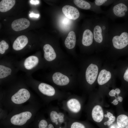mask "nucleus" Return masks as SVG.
<instances>
[{
  "label": "nucleus",
  "mask_w": 128,
  "mask_h": 128,
  "mask_svg": "<svg viewBox=\"0 0 128 128\" xmlns=\"http://www.w3.org/2000/svg\"><path fill=\"white\" fill-rule=\"evenodd\" d=\"M41 106L36 101L18 107L9 112L5 119L0 120V125L4 128L11 126L27 128L33 121Z\"/></svg>",
  "instance_id": "obj_1"
},
{
  "label": "nucleus",
  "mask_w": 128,
  "mask_h": 128,
  "mask_svg": "<svg viewBox=\"0 0 128 128\" xmlns=\"http://www.w3.org/2000/svg\"><path fill=\"white\" fill-rule=\"evenodd\" d=\"M25 86H14L0 97V107L10 112L27 102L36 101V98Z\"/></svg>",
  "instance_id": "obj_2"
},
{
  "label": "nucleus",
  "mask_w": 128,
  "mask_h": 128,
  "mask_svg": "<svg viewBox=\"0 0 128 128\" xmlns=\"http://www.w3.org/2000/svg\"><path fill=\"white\" fill-rule=\"evenodd\" d=\"M36 87V89L41 98L46 105L55 100L61 102L70 95L60 91L51 85L45 83H40Z\"/></svg>",
  "instance_id": "obj_3"
},
{
  "label": "nucleus",
  "mask_w": 128,
  "mask_h": 128,
  "mask_svg": "<svg viewBox=\"0 0 128 128\" xmlns=\"http://www.w3.org/2000/svg\"><path fill=\"white\" fill-rule=\"evenodd\" d=\"M61 108L70 118L78 120L82 107V98L76 95H70L61 102Z\"/></svg>",
  "instance_id": "obj_4"
},
{
  "label": "nucleus",
  "mask_w": 128,
  "mask_h": 128,
  "mask_svg": "<svg viewBox=\"0 0 128 128\" xmlns=\"http://www.w3.org/2000/svg\"><path fill=\"white\" fill-rule=\"evenodd\" d=\"M108 19L105 16L98 17L94 21L92 27L94 40L98 45L107 42L110 25Z\"/></svg>",
  "instance_id": "obj_5"
},
{
  "label": "nucleus",
  "mask_w": 128,
  "mask_h": 128,
  "mask_svg": "<svg viewBox=\"0 0 128 128\" xmlns=\"http://www.w3.org/2000/svg\"><path fill=\"white\" fill-rule=\"evenodd\" d=\"M46 112L48 119L56 128H66L70 118L67 113L57 106H50Z\"/></svg>",
  "instance_id": "obj_6"
},
{
  "label": "nucleus",
  "mask_w": 128,
  "mask_h": 128,
  "mask_svg": "<svg viewBox=\"0 0 128 128\" xmlns=\"http://www.w3.org/2000/svg\"><path fill=\"white\" fill-rule=\"evenodd\" d=\"M128 14V0H115L104 14L108 18L114 20L125 17Z\"/></svg>",
  "instance_id": "obj_7"
},
{
  "label": "nucleus",
  "mask_w": 128,
  "mask_h": 128,
  "mask_svg": "<svg viewBox=\"0 0 128 128\" xmlns=\"http://www.w3.org/2000/svg\"><path fill=\"white\" fill-rule=\"evenodd\" d=\"M53 82L55 85L61 87H70L72 85L69 78L61 73H55L52 76Z\"/></svg>",
  "instance_id": "obj_8"
},
{
  "label": "nucleus",
  "mask_w": 128,
  "mask_h": 128,
  "mask_svg": "<svg viewBox=\"0 0 128 128\" xmlns=\"http://www.w3.org/2000/svg\"><path fill=\"white\" fill-rule=\"evenodd\" d=\"M34 128H56L48 118L38 112L33 122Z\"/></svg>",
  "instance_id": "obj_9"
},
{
  "label": "nucleus",
  "mask_w": 128,
  "mask_h": 128,
  "mask_svg": "<svg viewBox=\"0 0 128 128\" xmlns=\"http://www.w3.org/2000/svg\"><path fill=\"white\" fill-rule=\"evenodd\" d=\"M74 4L79 8L86 10L92 9L95 12L98 14H104L105 11L103 10L101 7L96 5L94 3L91 4L87 1L83 0H74Z\"/></svg>",
  "instance_id": "obj_10"
},
{
  "label": "nucleus",
  "mask_w": 128,
  "mask_h": 128,
  "mask_svg": "<svg viewBox=\"0 0 128 128\" xmlns=\"http://www.w3.org/2000/svg\"><path fill=\"white\" fill-rule=\"evenodd\" d=\"M98 71V66L96 64H91L87 69L85 74L86 79L89 84H92L96 81Z\"/></svg>",
  "instance_id": "obj_11"
},
{
  "label": "nucleus",
  "mask_w": 128,
  "mask_h": 128,
  "mask_svg": "<svg viewBox=\"0 0 128 128\" xmlns=\"http://www.w3.org/2000/svg\"><path fill=\"white\" fill-rule=\"evenodd\" d=\"M64 14L68 18L73 20L78 19L79 17L80 13L76 8L69 5H66L62 8Z\"/></svg>",
  "instance_id": "obj_12"
},
{
  "label": "nucleus",
  "mask_w": 128,
  "mask_h": 128,
  "mask_svg": "<svg viewBox=\"0 0 128 128\" xmlns=\"http://www.w3.org/2000/svg\"><path fill=\"white\" fill-rule=\"evenodd\" d=\"M30 22L27 19L24 18L15 20L12 22V29L16 31H19L25 29L30 25Z\"/></svg>",
  "instance_id": "obj_13"
},
{
  "label": "nucleus",
  "mask_w": 128,
  "mask_h": 128,
  "mask_svg": "<svg viewBox=\"0 0 128 128\" xmlns=\"http://www.w3.org/2000/svg\"><path fill=\"white\" fill-rule=\"evenodd\" d=\"M91 116L92 119L97 122H100L104 116L103 111L101 106L96 105L92 108L91 111Z\"/></svg>",
  "instance_id": "obj_14"
},
{
  "label": "nucleus",
  "mask_w": 128,
  "mask_h": 128,
  "mask_svg": "<svg viewBox=\"0 0 128 128\" xmlns=\"http://www.w3.org/2000/svg\"><path fill=\"white\" fill-rule=\"evenodd\" d=\"M91 29L86 28L83 32L82 42V45L85 46H89L93 43L94 37L92 31Z\"/></svg>",
  "instance_id": "obj_15"
},
{
  "label": "nucleus",
  "mask_w": 128,
  "mask_h": 128,
  "mask_svg": "<svg viewBox=\"0 0 128 128\" xmlns=\"http://www.w3.org/2000/svg\"><path fill=\"white\" fill-rule=\"evenodd\" d=\"M44 52V57L48 61H51L56 58V53L52 47L49 44L45 45L43 47Z\"/></svg>",
  "instance_id": "obj_16"
},
{
  "label": "nucleus",
  "mask_w": 128,
  "mask_h": 128,
  "mask_svg": "<svg viewBox=\"0 0 128 128\" xmlns=\"http://www.w3.org/2000/svg\"><path fill=\"white\" fill-rule=\"evenodd\" d=\"M28 42V39L26 36H20L14 41L13 45V48L16 50H21L26 45Z\"/></svg>",
  "instance_id": "obj_17"
},
{
  "label": "nucleus",
  "mask_w": 128,
  "mask_h": 128,
  "mask_svg": "<svg viewBox=\"0 0 128 128\" xmlns=\"http://www.w3.org/2000/svg\"><path fill=\"white\" fill-rule=\"evenodd\" d=\"M111 74L110 72L106 70H101L100 72L97 79L98 84L100 85L107 83L110 79Z\"/></svg>",
  "instance_id": "obj_18"
},
{
  "label": "nucleus",
  "mask_w": 128,
  "mask_h": 128,
  "mask_svg": "<svg viewBox=\"0 0 128 128\" xmlns=\"http://www.w3.org/2000/svg\"><path fill=\"white\" fill-rule=\"evenodd\" d=\"M76 41L75 33L74 31H72L69 32L65 40V45L68 49H72L75 46Z\"/></svg>",
  "instance_id": "obj_19"
},
{
  "label": "nucleus",
  "mask_w": 128,
  "mask_h": 128,
  "mask_svg": "<svg viewBox=\"0 0 128 128\" xmlns=\"http://www.w3.org/2000/svg\"><path fill=\"white\" fill-rule=\"evenodd\" d=\"M39 62L38 57L34 56H31L27 58L24 61V65L25 68L30 70L36 66Z\"/></svg>",
  "instance_id": "obj_20"
},
{
  "label": "nucleus",
  "mask_w": 128,
  "mask_h": 128,
  "mask_svg": "<svg viewBox=\"0 0 128 128\" xmlns=\"http://www.w3.org/2000/svg\"><path fill=\"white\" fill-rule=\"evenodd\" d=\"M16 1L14 0H2L0 2V11L2 12H7L14 5Z\"/></svg>",
  "instance_id": "obj_21"
},
{
  "label": "nucleus",
  "mask_w": 128,
  "mask_h": 128,
  "mask_svg": "<svg viewBox=\"0 0 128 128\" xmlns=\"http://www.w3.org/2000/svg\"><path fill=\"white\" fill-rule=\"evenodd\" d=\"M66 128H87V127L83 122L70 118Z\"/></svg>",
  "instance_id": "obj_22"
},
{
  "label": "nucleus",
  "mask_w": 128,
  "mask_h": 128,
  "mask_svg": "<svg viewBox=\"0 0 128 128\" xmlns=\"http://www.w3.org/2000/svg\"><path fill=\"white\" fill-rule=\"evenodd\" d=\"M117 123L120 128H128V117L125 114H121L117 117Z\"/></svg>",
  "instance_id": "obj_23"
},
{
  "label": "nucleus",
  "mask_w": 128,
  "mask_h": 128,
  "mask_svg": "<svg viewBox=\"0 0 128 128\" xmlns=\"http://www.w3.org/2000/svg\"><path fill=\"white\" fill-rule=\"evenodd\" d=\"M12 72L11 69L4 65H0V78H5L10 75Z\"/></svg>",
  "instance_id": "obj_24"
},
{
  "label": "nucleus",
  "mask_w": 128,
  "mask_h": 128,
  "mask_svg": "<svg viewBox=\"0 0 128 128\" xmlns=\"http://www.w3.org/2000/svg\"><path fill=\"white\" fill-rule=\"evenodd\" d=\"M115 0H95L94 3L98 6H107L112 4Z\"/></svg>",
  "instance_id": "obj_25"
},
{
  "label": "nucleus",
  "mask_w": 128,
  "mask_h": 128,
  "mask_svg": "<svg viewBox=\"0 0 128 128\" xmlns=\"http://www.w3.org/2000/svg\"><path fill=\"white\" fill-rule=\"evenodd\" d=\"M104 116L105 117L109 118V119L107 121L104 123V124L105 125H107L108 126H110L115 120V117L113 116V114L110 112H108L107 114H105L104 115Z\"/></svg>",
  "instance_id": "obj_26"
},
{
  "label": "nucleus",
  "mask_w": 128,
  "mask_h": 128,
  "mask_svg": "<svg viewBox=\"0 0 128 128\" xmlns=\"http://www.w3.org/2000/svg\"><path fill=\"white\" fill-rule=\"evenodd\" d=\"M9 47L8 44L4 40H2L0 42V53L3 54L5 50L8 49Z\"/></svg>",
  "instance_id": "obj_27"
},
{
  "label": "nucleus",
  "mask_w": 128,
  "mask_h": 128,
  "mask_svg": "<svg viewBox=\"0 0 128 128\" xmlns=\"http://www.w3.org/2000/svg\"><path fill=\"white\" fill-rule=\"evenodd\" d=\"M8 111L2 107H0V120L5 119L8 114Z\"/></svg>",
  "instance_id": "obj_28"
},
{
  "label": "nucleus",
  "mask_w": 128,
  "mask_h": 128,
  "mask_svg": "<svg viewBox=\"0 0 128 128\" xmlns=\"http://www.w3.org/2000/svg\"><path fill=\"white\" fill-rule=\"evenodd\" d=\"M40 16V14H37L34 13L32 11L29 14V17L30 18L34 17L35 18H38Z\"/></svg>",
  "instance_id": "obj_29"
},
{
  "label": "nucleus",
  "mask_w": 128,
  "mask_h": 128,
  "mask_svg": "<svg viewBox=\"0 0 128 128\" xmlns=\"http://www.w3.org/2000/svg\"><path fill=\"white\" fill-rule=\"evenodd\" d=\"M123 78L125 80L128 82V68L124 73Z\"/></svg>",
  "instance_id": "obj_30"
},
{
  "label": "nucleus",
  "mask_w": 128,
  "mask_h": 128,
  "mask_svg": "<svg viewBox=\"0 0 128 128\" xmlns=\"http://www.w3.org/2000/svg\"><path fill=\"white\" fill-rule=\"evenodd\" d=\"M30 2L31 4L34 5H38L40 3L39 1L37 0H30Z\"/></svg>",
  "instance_id": "obj_31"
},
{
  "label": "nucleus",
  "mask_w": 128,
  "mask_h": 128,
  "mask_svg": "<svg viewBox=\"0 0 128 128\" xmlns=\"http://www.w3.org/2000/svg\"><path fill=\"white\" fill-rule=\"evenodd\" d=\"M116 94L115 90L114 89L111 90L109 93V95L111 96H115Z\"/></svg>",
  "instance_id": "obj_32"
},
{
  "label": "nucleus",
  "mask_w": 128,
  "mask_h": 128,
  "mask_svg": "<svg viewBox=\"0 0 128 128\" xmlns=\"http://www.w3.org/2000/svg\"><path fill=\"white\" fill-rule=\"evenodd\" d=\"M110 128H120L117 124L114 123L111 125Z\"/></svg>",
  "instance_id": "obj_33"
},
{
  "label": "nucleus",
  "mask_w": 128,
  "mask_h": 128,
  "mask_svg": "<svg viewBox=\"0 0 128 128\" xmlns=\"http://www.w3.org/2000/svg\"><path fill=\"white\" fill-rule=\"evenodd\" d=\"M117 100L120 102H121L123 101V98L122 97L120 96H118V97L117 98L115 96Z\"/></svg>",
  "instance_id": "obj_34"
},
{
  "label": "nucleus",
  "mask_w": 128,
  "mask_h": 128,
  "mask_svg": "<svg viewBox=\"0 0 128 128\" xmlns=\"http://www.w3.org/2000/svg\"><path fill=\"white\" fill-rule=\"evenodd\" d=\"M114 105H117L118 103V101L117 100L116 98L112 102Z\"/></svg>",
  "instance_id": "obj_35"
},
{
  "label": "nucleus",
  "mask_w": 128,
  "mask_h": 128,
  "mask_svg": "<svg viewBox=\"0 0 128 128\" xmlns=\"http://www.w3.org/2000/svg\"><path fill=\"white\" fill-rule=\"evenodd\" d=\"M116 93L118 96L120 92V90L118 88H116L115 90Z\"/></svg>",
  "instance_id": "obj_36"
},
{
  "label": "nucleus",
  "mask_w": 128,
  "mask_h": 128,
  "mask_svg": "<svg viewBox=\"0 0 128 128\" xmlns=\"http://www.w3.org/2000/svg\"><path fill=\"white\" fill-rule=\"evenodd\" d=\"M6 128H23L21 127H18L14 126H11L9 127H8Z\"/></svg>",
  "instance_id": "obj_37"
}]
</instances>
